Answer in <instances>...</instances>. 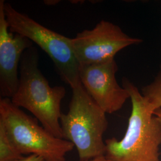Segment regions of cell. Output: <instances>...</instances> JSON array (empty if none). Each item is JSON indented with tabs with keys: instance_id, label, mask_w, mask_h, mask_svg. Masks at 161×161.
<instances>
[{
	"instance_id": "cell-1",
	"label": "cell",
	"mask_w": 161,
	"mask_h": 161,
	"mask_svg": "<svg viewBox=\"0 0 161 161\" xmlns=\"http://www.w3.org/2000/svg\"><path fill=\"white\" fill-rule=\"evenodd\" d=\"M38 52L34 46L23 53L19 65V85L10 99L16 106L30 112L47 131L63 138L60 119L66 89L50 86L38 68Z\"/></svg>"
},
{
	"instance_id": "cell-2",
	"label": "cell",
	"mask_w": 161,
	"mask_h": 161,
	"mask_svg": "<svg viewBox=\"0 0 161 161\" xmlns=\"http://www.w3.org/2000/svg\"><path fill=\"white\" fill-rule=\"evenodd\" d=\"M122 86L130 94L131 112L124 137L105 140V156L112 161H161V122L149 110L137 86L127 78H123Z\"/></svg>"
},
{
	"instance_id": "cell-3",
	"label": "cell",
	"mask_w": 161,
	"mask_h": 161,
	"mask_svg": "<svg viewBox=\"0 0 161 161\" xmlns=\"http://www.w3.org/2000/svg\"><path fill=\"white\" fill-rule=\"evenodd\" d=\"M106 112L87 93L81 82L72 88V96L66 114L60 122L63 138L76 149L80 161L105 155L104 132L108 128Z\"/></svg>"
},
{
	"instance_id": "cell-4",
	"label": "cell",
	"mask_w": 161,
	"mask_h": 161,
	"mask_svg": "<svg viewBox=\"0 0 161 161\" xmlns=\"http://www.w3.org/2000/svg\"><path fill=\"white\" fill-rule=\"evenodd\" d=\"M0 123L22 155H35L44 161H66L74 145L58 138L40 126L36 118L14 105L9 98L0 99Z\"/></svg>"
},
{
	"instance_id": "cell-5",
	"label": "cell",
	"mask_w": 161,
	"mask_h": 161,
	"mask_svg": "<svg viewBox=\"0 0 161 161\" xmlns=\"http://www.w3.org/2000/svg\"><path fill=\"white\" fill-rule=\"evenodd\" d=\"M4 9L10 32L28 38L46 52L61 79L72 89L80 84V65L72 47V38L47 28L8 3H4Z\"/></svg>"
},
{
	"instance_id": "cell-6",
	"label": "cell",
	"mask_w": 161,
	"mask_h": 161,
	"mask_svg": "<svg viewBox=\"0 0 161 161\" xmlns=\"http://www.w3.org/2000/svg\"><path fill=\"white\" fill-rule=\"evenodd\" d=\"M142 42L124 33L118 25L103 20L93 29L78 33L71 44L75 57L82 66L114 58L122 49Z\"/></svg>"
},
{
	"instance_id": "cell-7",
	"label": "cell",
	"mask_w": 161,
	"mask_h": 161,
	"mask_svg": "<svg viewBox=\"0 0 161 161\" xmlns=\"http://www.w3.org/2000/svg\"><path fill=\"white\" fill-rule=\"evenodd\" d=\"M118 70L115 58L80 67L82 86L106 114L119 110L130 98L128 92L116 80L115 74Z\"/></svg>"
},
{
	"instance_id": "cell-8",
	"label": "cell",
	"mask_w": 161,
	"mask_h": 161,
	"mask_svg": "<svg viewBox=\"0 0 161 161\" xmlns=\"http://www.w3.org/2000/svg\"><path fill=\"white\" fill-rule=\"evenodd\" d=\"M4 0L0 1V94L11 98L17 90L19 65L23 53L33 46V42L9 30L4 9Z\"/></svg>"
},
{
	"instance_id": "cell-9",
	"label": "cell",
	"mask_w": 161,
	"mask_h": 161,
	"mask_svg": "<svg viewBox=\"0 0 161 161\" xmlns=\"http://www.w3.org/2000/svg\"><path fill=\"white\" fill-rule=\"evenodd\" d=\"M142 94L150 111L161 108V65L155 78L142 90Z\"/></svg>"
},
{
	"instance_id": "cell-10",
	"label": "cell",
	"mask_w": 161,
	"mask_h": 161,
	"mask_svg": "<svg viewBox=\"0 0 161 161\" xmlns=\"http://www.w3.org/2000/svg\"><path fill=\"white\" fill-rule=\"evenodd\" d=\"M23 157L12 143L4 127L0 123V161H17Z\"/></svg>"
},
{
	"instance_id": "cell-11",
	"label": "cell",
	"mask_w": 161,
	"mask_h": 161,
	"mask_svg": "<svg viewBox=\"0 0 161 161\" xmlns=\"http://www.w3.org/2000/svg\"><path fill=\"white\" fill-rule=\"evenodd\" d=\"M17 161H44V160L39 156L30 155L26 157H23V158Z\"/></svg>"
},
{
	"instance_id": "cell-12",
	"label": "cell",
	"mask_w": 161,
	"mask_h": 161,
	"mask_svg": "<svg viewBox=\"0 0 161 161\" xmlns=\"http://www.w3.org/2000/svg\"><path fill=\"white\" fill-rule=\"evenodd\" d=\"M86 161H112L109 159V158H108L105 155L100 156H98L96 158H92V159L88 160Z\"/></svg>"
},
{
	"instance_id": "cell-13",
	"label": "cell",
	"mask_w": 161,
	"mask_h": 161,
	"mask_svg": "<svg viewBox=\"0 0 161 161\" xmlns=\"http://www.w3.org/2000/svg\"><path fill=\"white\" fill-rule=\"evenodd\" d=\"M153 114L159 119V120L161 122V109H159L156 110L155 111L153 112Z\"/></svg>"
}]
</instances>
